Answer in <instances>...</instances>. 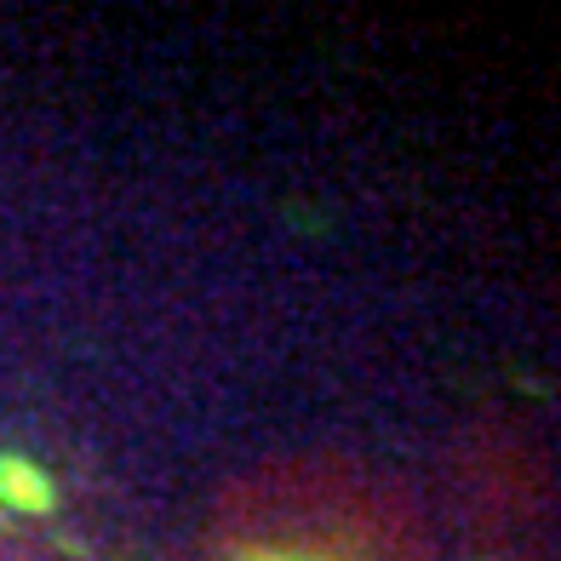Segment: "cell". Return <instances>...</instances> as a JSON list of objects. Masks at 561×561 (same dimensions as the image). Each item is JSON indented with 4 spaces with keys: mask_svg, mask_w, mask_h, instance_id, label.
<instances>
[{
    "mask_svg": "<svg viewBox=\"0 0 561 561\" xmlns=\"http://www.w3.org/2000/svg\"><path fill=\"white\" fill-rule=\"evenodd\" d=\"M0 499L12 510H53V481H46V470L30 465V458L0 453Z\"/></svg>",
    "mask_w": 561,
    "mask_h": 561,
    "instance_id": "cell-1",
    "label": "cell"
},
{
    "mask_svg": "<svg viewBox=\"0 0 561 561\" xmlns=\"http://www.w3.org/2000/svg\"><path fill=\"white\" fill-rule=\"evenodd\" d=\"M259 561H293V556H259Z\"/></svg>",
    "mask_w": 561,
    "mask_h": 561,
    "instance_id": "cell-2",
    "label": "cell"
}]
</instances>
